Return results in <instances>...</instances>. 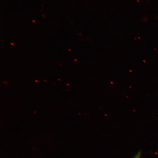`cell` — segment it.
<instances>
[{"instance_id":"6da1fadb","label":"cell","mask_w":158,"mask_h":158,"mask_svg":"<svg viewBox=\"0 0 158 158\" xmlns=\"http://www.w3.org/2000/svg\"><path fill=\"white\" fill-rule=\"evenodd\" d=\"M141 151L138 152V153L136 154L134 158H141Z\"/></svg>"}]
</instances>
